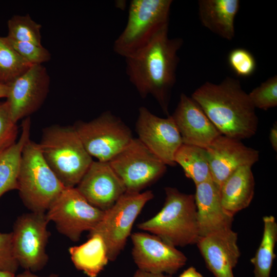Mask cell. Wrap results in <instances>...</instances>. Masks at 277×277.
<instances>
[{
    "label": "cell",
    "instance_id": "7402d4cb",
    "mask_svg": "<svg viewBox=\"0 0 277 277\" xmlns=\"http://www.w3.org/2000/svg\"><path fill=\"white\" fill-rule=\"evenodd\" d=\"M88 237L86 242L70 247L68 252L77 270L89 277H96L109 261L107 248L100 235L93 234Z\"/></svg>",
    "mask_w": 277,
    "mask_h": 277
},
{
    "label": "cell",
    "instance_id": "9c48e42d",
    "mask_svg": "<svg viewBox=\"0 0 277 277\" xmlns=\"http://www.w3.org/2000/svg\"><path fill=\"white\" fill-rule=\"evenodd\" d=\"M49 222L46 212L31 211L15 221L11 232L13 252L19 266L25 270L34 273L47 264L46 247L51 234Z\"/></svg>",
    "mask_w": 277,
    "mask_h": 277
},
{
    "label": "cell",
    "instance_id": "f546056e",
    "mask_svg": "<svg viewBox=\"0 0 277 277\" xmlns=\"http://www.w3.org/2000/svg\"><path fill=\"white\" fill-rule=\"evenodd\" d=\"M17 133V127L11 117L7 102L0 103V153L16 142Z\"/></svg>",
    "mask_w": 277,
    "mask_h": 277
},
{
    "label": "cell",
    "instance_id": "8d00e7d4",
    "mask_svg": "<svg viewBox=\"0 0 277 277\" xmlns=\"http://www.w3.org/2000/svg\"><path fill=\"white\" fill-rule=\"evenodd\" d=\"M9 91L8 85L0 81V98L7 97Z\"/></svg>",
    "mask_w": 277,
    "mask_h": 277
},
{
    "label": "cell",
    "instance_id": "8fae6325",
    "mask_svg": "<svg viewBox=\"0 0 277 277\" xmlns=\"http://www.w3.org/2000/svg\"><path fill=\"white\" fill-rule=\"evenodd\" d=\"M108 162L129 192H140L159 179L167 168L138 138H133Z\"/></svg>",
    "mask_w": 277,
    "mask_h": 277
},
{
    "label": "cell",
    "instance_id": "7a4b0ae2",
    "mask_svg": "<svg viewBox=\"0 0 277 277\" xmlns=\"http://www.w3.org/2000/svg\"><path fill=\"white\" fill-rule=\"evenodd\" d=\"M191 97L221 134L241 140L256 133L255 108L238 80L227 76L219 84L206 82Z\"/></svg>",
    "mask_w": 277,
    "mask_h": 277
},
{
    "label": "cell",
    "instance_id": "d4e9b609",
    "mask_svg": "<svg viewBox=\"0 0 277 277\" xmlns=\"http://www.w3.org/2000/svg\"><path fill=\"white\" fill-rule=\"evenodd\" d=\"M174 161L182 167L185 175L195 185L212 180L205 148L182 144L175 153Z\"/></svg>",
    "mask_w": 277,
    "mask_h": 277
},
{
    "label": "cell",
    "instance_id": "52a82bcc",
    "mask_svg": "<svg viewBox=\"0 0 277 277\" xmlns=\"http://www.w3.org/2000/svg\"><path fill=\"white\" fill-rule=\"evenodd\" d=\"M153 197L151 190L125 192L105 211L102 219L89 232L88 236L98 234L102 237L109 261L115 260L124 249L136 219L145 204Z\"/></svg>",
    "mask_w": 277,
    "mask_h": 277
},
{
    "label": "cell",
    "instance_id": "9a60e30c",
    "mask_svg": "<svg viewBox=\"0 0 277 277\" xmlns=\"http://www.w3.org/2000/svg\"><path fill=\"white\" fill-rule=\"evenodd\" d=\"M211 179L219 189L235 171L250 166L259 160V151L248 147L241 140L221 134L205 148Z\"/></svg>",
    "mask_w": 277,
    "mask_h": 277
},
{
    "label": "cell",
    "instance_id": "484cf974",
    "mask_svg": "<svg viewBox=\"0 0 277 277\" xmlns=\"http://www.w3.org/2000/svg\"><path fill=\"white\" fill-rule=\"evenodd\" d=\"M31 66L7 42L0 36V81L8 84Z\"/></svg>",
    "mask_w": 277,
    "mask_h": 277
},
{
    "label": "cell",
    "instance_id": "44dd1931",
    "mask_svg": "<svg viewBox=\"0 0 277 277\" xmlns=\"http://www.w3.org/2000/svg\"><path fill=\"white\" fill-rule=\"evenodd\" d=\"M255 181L250 166L239 168L232 173L219 188L222 205L234 215L251 203L254 194Z\"/></svg>",
    "mask_w": 277,
    "mask_h": 277
},
{
    "label": "cell",
    "instance_id": "d6986e66",
    "mask_svg": "<svg viewBox=\"0 0 277 277\" xmlns=\"http://www.w3.org/2000/svg\"><path fill=\"white\" fill-rule=\"evenodd\" d=\"M194 194L200 237L232 229L234 216L223 207L212 180L199 184Z\"/></svg>",
    "mask_w": 277,
    "mask_h": 277
},
{
    "label": "cell",
    "instance_id": "1f68e13d",
    "mask_svg": "<svg viewBox=\"0 0 277 277\" xmlns=\"http://www.w3.org/2000/svg\"><path fill=\"white\" fill-rule=\"evenodd\" d=\"M18 267L13 252L12 232H0V270L15 273Z\"/></svg>",
    "mask_w": 277,
    "mask_h": 277
},
{
    "label": "cell",
    "instance_id": "4fadbf2b",
    "mask_svg": "<svg viewBox=\"0 0 277 277\" xmlns=\"http://www.w3.org/2000/svg\"><path fill=\"white\" fill-rule=\"evenodd\" d=\"M8 85L6 101L11 117L16 123L29 117L43 105L49 92L50 77L44 66L34 65Z\"/></svg>",
    "mask_w": 277,
    "mask_h": 277
},
{
    "label": "cell",
    "instance_id": "5b68a950",
    "mask_svg": "<svg viewBox=\"0 0 277 277\" xmlns=\"http://www.w3.org/2000/svg\"><path fill=\"white\" fill-rule=\"evenodd\" d=\"M17 183L23 204L35 212H46L65 188L45 162L38 143L30 138L22 151Z\"/></svg>",
    "mask_w": 277,
    "mask_h": 277
},
{
    "label": "cell",
    "instance_id": "30bf717a",
    "mask_svg": "<svg viewBox=\"0 0 277 277\" xmlns=\"http://www.w3.org/2000/svg\"><path fill=\"white\" fill-rule=\"evenodd\" d=\"M105 211L91 205L76 187L65 188L46 212L57 230L71 241L80 240L84 231L93 230Z\"/></svg>",
    "mask_w": 277,
    "mask_h": 277
},
{
    "label": "cell",
    "instance_id": "836d02e7",
    "mask_svg": "<svg viewBox=\"0 0 277 277\" xmlns=\"http://www.w3.org/2000/svg\"><path fill=\"white\" fill-rule=\"evenodd\" d=\"M179 277H204L196 270L195 268L191 266L184 270Z\"/></svg>",
    "mask_w": 277,
    "mask_h": 277
},
{
    "label": "cell",
    "instance_id": "4316f807",
    "mask_svg": "<svg viewBox=\"0 0 277 277\" xmlns=\"http://www.w3.org/2000/svg\"><path fill=\"white\" fill-rule=\"evenodd\" d=\"M8 27L7 37L17 41L41 45L42 26L34 21L28 14L14 15L8 21Z\"/></svg>",
    "mask_w": 277,
    "mask_h": 277
},
{
    "label": "cell",
    "instance_id": "ba28073f",
    "mask_svg": "<svg viewBox=\"0 0 277 277\" xmlns=\"http://www.w3.org/2000/svg\"><path fill=\"white\" fill-rule=\"evenodd\" d=\"M73 126L87 152L101 162H109L133 139L129 128L110 111Z\"/></svg>",
    "mask_w": 277,
    "mask_h": 277
},
{
    "label": "cell",
    "instance_id": "74e56055",
    "mask_svg": "<svg viewBox=\"0 0 277 277\" xmlns=\"http://www.w3.org/2000/svg\"><path fill=\"white\" fill-rule=\"evenodd\" d=\"M15 273L0 270V277H15Z\"/></svg>",
    "mask_w": 277,
    "mask_h": 277
},
{
    "label": "cell",
    "instance_id": "8992f818",
    "mask_svg": "<svg viewBox=\"0 0 277 277\" xmlns=\"http://www.w3.org/2000/svg\"><path fill=\"white\" fill-rule=\"evenodd\" d=\"M171 0H132L126 25L115 40L113 49L125 58L148 44L169 25Z\"/></svg>",
    "mask_w": 277,
    "mask_h": 277
},
{
    "label": "cell",
    "instance_id": "603a6c76",
    "mask_svg": "<svg viewBox=\"0 0 277 277\" xmlns=\"http://www.w3.org/2000/svg\"><path fill=\"white\" fill-rule=\"evenodd\" d=\"M30 118L26 117L22 122L18 141L0 153V197L9 191L17 190L22 151L30 138Z\"/></svg>",
    "mask_w": 277,
    "mask_h": 277
},
{
    "label": "cell",
    "instance_id": "277c9868",
    "mask_svg": "<svg viewBox=\"0 0 277 277\" xmlns=\"http://www.w3.org/2000/svg\"><path fill=\"white\" fill-rule=\"evenodd\" d=\"M165 192L166 198L161 210L137 224V228L175 247L196 244L200 235L194 195L170 187L165 188Z\"/></svg>",
    "mask_w": 277,
    "mask_h": 277
},
{
    "label": "cell",
    "instance_id": "6da1fadb",
    "mask_svg": "<svg viewBox=\"0 0 277 277\" xmlns=\"http://www.w3.org/2000/svg\"><path fill=\"white\" fill-rule=\"evenodd\" d=\"M169 25L163 28L145 46L125 58L129 80L142 98L151 95L167 116L180 61L182 38H170Z\"/></svg>",
    "mask_w": 277,
    "mask_h": 277
},
{
    "label": "cell",
    "instance_id": "d590c367",
    "mask_svg": "<svg viewBox=\"0 0 277 277\" xmlns=\"http://www.w3.org/2000/svg\"><path fill=\"white\" fill-rule=\"evenodd\" d=\"M15 277H58L56 274L52 273L48 276H41L37 275L34 272L28 270H25L23 272L15 275Z\"/></svg>",
    "mask_w": 277,
    "mask_h": 277
},
{
    "label": "cell",
    "instance_id": "4dcf8cb0",
    "mask_svg": "<svg viewBox=\"0 0 277 277\" xmlns=\"http://www.w3.org/2000/svg\"><path fill=\"white\" fill-rule=\"evenodd\" d=\"M228 62L233 71L241 77L251 75L256 69V61L253 55L247 50L238 48L229 53Z\"/></svg>",
    "mask_w": 277,
    "mask_h": 277
},
{
    "label": "cell",
    "instance_id": "7c38bea8",
    "mask_svg": "<svg viewBox=\"0 0 277 277\" xmlns=\"http://www.w3.org/2000/svg\"><path fill=\"white\" fill-rule=\"evenodd\" d=\"M136 131L140 141L166 165H176L175 155L183 142L171 115L160 117L141 107Z\"/></svg>",
    "mask_w": 277,
    "mask_h": 277
},
{
    "label": "cell",
    "instance_id": "cb8c5ba5",
    "mask_svg": "<svg viewBox=\"0 0 277 277\" xmlns=\"http://www.w3.org/2000/svg\"><path fill=\"white\" fill-rule=\"evenodd\" d=\"M263 232L260 244L250 262L254 277H270L277 241V223L272 215L263 217Z\"/></svg>",
    "mask_w": 277,
    "mask_h": 277
},
{
    "label": "cell",
    "instance_id": "d6a6232c",
    "mask_svg": "<svg viewBox=\"0 0 277 277\" xmlns=\"http://www.w3.org/2000/svg\"><path fill=\"white\" fill-rule=\"evenodd\" d=\"M269 140L272 148L275 151H277V124L274 123L269 133Z\"/></svg>",
    "mask_w": 277,
    "mask_h": 277
},
{
    "label": "cell",
    "instance_id": "ffe728a7",
    "mask_svg": "<svg viewBox=\"0 0 277 277\" xmlns=\"http://www.w3.org/2000/svg\"><path fill=\"white\" fill-rule=\"evenodd\" d=\"M240 6L239 0H200L199 18L209 30L231 41L235 36L234 21Z\"/></svg>",
    "mask_w": 277,
    "mask_h": 277
},
{
    "label": "cell",
    "instance_id": "3957f363",
    "mask_svg": "<svg viewBox=\"0 0 277 277\" xmlns=\"http://www.w3.org/2000/svg\"><path fill=\"white\" fill-rule=\"evenodd\" d=\"M38 144L45 162L65 188L75 187L93 161L73 126L45 128Z\"/></svg>",
    "mask_w": 277,
    "mask_h": 277
},
{
    "label": "cell",
    "instance_id": "f1b7e54d",
    "mask_svg": "<svg viewBox=\"0 0 277 277\" xmlns=\"http://www.w3.org/2000/svg\"><path fill=\"white\" fill-rule=\"evenodd\" d=\"M13 48L32 65H42L51 59L49 51L41 45L32 43L17 41L5 37Z\"/></svg>",
    "mask_w": 277,
    "mask_h": 277
},
{
    "label": "cell",
    "instance_id": "e575fe53",
    "mask_svg": "<svg viewBox=\"0 0 277 277\" xmlns=\"http://www.w3.org/2000/svg\"><path fill=\"white\" fill-rule=\"evenodd\" d=\"M133 277H172V275L165 274L152 273L137 269L135 271Z\"/></svg>",
    "mask_w": 277,
    "mask_h": 277
},
{
    "label": "cell",
    "instance_id": "ac0fdd59",
    "mask_svg": "<svg viewBox=\"0 0 277 277\" xmlns=\"http://www.w3.org/2000/svg\"><path fill=\"white\" fill-rule=\"evenodd\" d=\"M196 244L215 277H234L233 269L241 254L236 232L231 229L200 237Z\"/></svg>",
    "mask_w": 277,
    "mask_h": 277
},
{
    "label": "cell",
    "instance_id": "83f0119b",
    "mask_svg": "<svg viewBox=\"0 0 277 277\" xmlns=\"http://www.w3.org/2000/svg\"><path fill=\"white\" fill-rule=\"evenodd\" d=\"M254 107L267 110L277 106V76L270 77L248 93Z\"/></svg>",
    "mask_w": 277,
    "mask_h": 277
},
{
    "label": "cell",
    "instance_id": "2e32d148",
    "mask_svg": "<svg viewBox=\"0 0 277 277\" xmlns=\"http://www.w3.org/2000/svg\"><path fill=\"white\" fill-rule=\"evenodd\" d=\"M92 206L105 211L126 192L108 162L93 161L75 187Z\"/></svg>",
    "mask_w": 277,
    "mask_h": 277
},
{
    "label": "cell",
    "instance_id": "5bb4252c",
    "mask_svg": "<svg viewBox=\"0 0 277 277\" xmlns=\"http://www.w3.org/2000/svg\"><path fill=\"white\" fill-rule=\"evenodd\" d=\"M132 255L138 269L172 275L186 263L185 255L157 236L145 232L131 234Z\"/></svg>",
    "mask_w": 277,
    "mask_h": 277
},
{
    "label": "cell",
    "instance_id": "e0dca14e",
    "mask_svg": "<svg viewBox=\"0 0 277 277\" xmlns=\"http://www.w3.org/2000/svg\"><path fill=\"white\" fill-rule=\"evenodd\" d=\"M171 116L182 137L183 144L207 148L221 133L199 105L182 93Z\"/></svg>",
    "mask_w": 277,
    "mask_h": 277
}]
</instances>
